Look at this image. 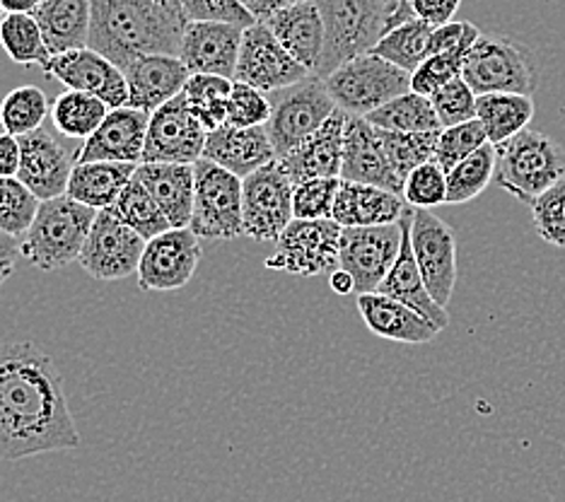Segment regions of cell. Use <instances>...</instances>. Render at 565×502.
Masks as SVG:
<instances>
[{"label":"cell","instance_id":"54","mask_svg":"<svg viewBox=\"0 0 565 502\" xmlns=\"http://www.w3.org/2000/svg\"><path fill=\"white\" fill-rule=\"evenodd\" d=\"M22 162V148L20 138L10 133H0V179L18 177Z\"/></svg>","mask_w":565,"mask_h":502},{"label":"cell","instance_id":"31","mask_svg":"<svg viewBox=\"0 0 565 502\" xmlns=\"http://www.w3.org/2000/svg\"><path fill=\"white\" fill-rule=\"evenodd\" d=\"M51 56L89 46L93 3L89 0H44L34 12Z\"/></svg>","mask_w":565,"mask_h":502},{"label":"cell","instance_id":"44","mask_svg":"<svg viewBox=\"0 0 565 502\" xmlns=\"http://www.w3.org/2000/svg\"><path fill=\"white\" fill-rule=\"evenodd\" d=\"M341 186V177L307 179L292 189V215L298 221H327L333 215Z\"/></svg>","mask_w":565,"mask_h":502},{"label":"cell","instance_id":"32","mask_svg":"<svg viewBox=\"0 0 565 502\" xmlns=\"http://www.w3.org/2000/svg\"><path fill=\"white\" fill-rule=\"evenodd\" d=\"M136 167L126 162H75L66 196L87 209L107 211L134 179Z\"/></svg>","mask_w":565,"mask_h":502},{"label":"cell","instance_id":"58","mask_svg":"<svg viewBox=\"0 0 565 502\" xmlns=\"http://www.w3.org/2000/svg\"><path fill=\"white\" fill-rule=\"evenodd\" d=\"M329 286H331V290L337 292V295H351V292H355L353 276L349 274V270H343V268L333 270V274L329 276Z\"/></svg>","mask_w":565,"mask_h":502},{"label":"cell","instance_id":"50","mask_svg":"<svg viewBox=\"0 0 565 502\" xmlns=\"http://www.w3.org/2000/svg\"><path fill=\"white\" fill-rule=\"evenodd\" d=\"M271 119V99L252 85L235 83L227 102V124L237 128L266 126Z\"/></svg>","mask_w":565,"mask_h":502},{"label":"cell","instance_id":"8","mask_svg":"<svg viewBox=\"0 0 565 502\" xmlns=\"http://www.w3.org/2000/svg\"><path fill=\"white\" fill-rule=\"evenodd\" d=\"M268 99H271V119L266 124V133L271 138L278 160L319 131L339 109L329 95L327 83L317 75H310L292 87L278 89L268 95Z\"/></svg>","mask_w":565,"mask_h":502},{"label":"cell","instance_id":"17","mask_svg":"<svg viewBox=\"0 0 565 502\" xmlns=\"http://www.w3.org/2000/svg\"><path fill=\"white\" fill-rule=\"evenodd\" d=\"M209 131L189 109L184 93L150 114L143 162L196 164L203 158Z\"/></svg>","mask_w":565,"mask_h":502},{"label":"cell","instance_id":"11","mask_svg":"<svg viewBox=\"0 0 565 502\" xmlns=\"http://www.w3.org/2000/svg\"><path fill=\"white\" fill-rule=\"evenodd\" d=\"M290 177L280 160L264 164L262 170L242 179V223L244 237L256 242H278L292 215Z\"/></svg>","mask_w":565,"mask_h":502},{"label":"cell","instance_id":"45","mask_svg":"<svg viewBox=\"0 0 565 502\" xmlns=\"http://www.w3.org/2000/svg\"><path fill=\"white\" fill-rule=\"evenodd\" d=\"M402 196L411 209H438V205L447 203V172L435 160L416 167L406 177Z\"/></svg>","mask_w":565,"mask_h":502},{"label":"cell","instance_id":"55","mask_svg":"<svg viewBox=\"0 0 565 502\" xmlns=\"http://www.w3.org/2000/svg\"><path fill=\"white\" fill-rule=\"evenodd\" d=\"M18 256H20L18 237H12L8 232L0 229V288H3V282L15 274Z\"/></svg>","mask_w":565,"mask_h":502},{"label":"cell","instance_id":"20","mask_svg":"<svg viewBox=\"0 0 565 502\" xmlns=\"http://www.w3.org/2000/svg\"><path fill=\"white\" fill-rule=\"evenodd\" d=\"M22 162L18 179L28 186L40 201H51L66 196L68 182L75 167L73 152L63 148L46 128L20 136Z\"/></svg>","mask_w":565,"mask_h":502},{"label":"cell","instance_id":"59","mask_svg":"<svg viewBox=\"0 0 565 502\" xmlns=\"http://www.w3.org/2000/svg\"><path fill=\"white\" fill-rule=\"evenodd\" d=\"M3 18H6V10H3V6H0V22H3Z\"/></svg>","mask_w":565,"mask_h":502},{"label":"cell","instance_id":"29","mask_svg":"<svg viewBox=\"0 0 565 502\" xmlns=\"http://www.w3.org/2000/svg\"><path fill=\"white\" fill-rule=\"evenodd\" d=\"M358 312L365 321V327L380 339L406 343V345H423L438 337L430 321L418 314L408 305L387 298L382 292H365L358 295Z\"/></svg>","mask_w":565,"mask_h":502},{"label":"cell","instance_id":"25","mask_svg":"<svg viewBox=\"0 0 565 502\" xmlns=\"http://www.w3.org/2000/svg\"><path fill=\"white\" fill-rule=\"evenodd\" d=\"M203 158L215 162L223 170L237 174L239 179L262 170L264 164L278 160L271 146V138L266 133V126L237 128L221 126L209 133L203 148Z\"/></svg>","mask_w":565,"mask_h":502},{"label":"cell","instance_id":"22","mask_svg":"<svg viewBox=\"0 0 565 502\" xmlns=\"http://www.w3.org/2000/svg\"><path fill=\"white\" fill-rule=\"evenodd\" d=\"M343 182H358L387 189L392 193H404V184L392 172L387 154H384L377 128L367 124L363 116H351L343 131Z\"/></svg>","mask_w":565,"mask_h":502},{"label":"cell","instance_id":"53","mask_svg":"<svg viewBox=\"0 0 565 502\" xmlns=\"http://www.w3.org/2000/svg\"><path fill=\"white\" fill-rule=\"evenodd\" d=\"M461 0H411L414 15L423 22H428L430 28H440V24L452 22Z\"/></svg>","mask_w":565,"mask_h":502},{"label":"cell","instance_id":"19","mask_svg":"<svg viewBox=\"0 0 565 502\" xmlns=\"http://www.w3.org/2000/svg\"><path fill=\"white\" fill-rule=\"evenodd\" d=\"M247 28L217 20H189L179 58L191 75H221L235 77L242 34Z\"/></svg>","mask_w":565,"mask_h":502},{"label":"cell","instance_id":"52","mask_svg":"<svg viewBox=\"0 0 565 502\" xmlns=\"http://www.w3.org/2000/svg\"><path fill=\"white\" fill-rule=\"evenodd\" d=\"M481 36V30L471 22H447L433 30L430 36V56L435 54H449V51H467L473 46V42Z\"/></svg>","mask_w":565,"mask_h":502},{"label":"cell","instance_id":"4","mask_svg":"<svg viewBox=\"0 0 565 502\" xmlns=\"http://www.w3.org/2000/svg\"><path fill=\"white\" fill-rule=\"evenodd\" d=\"M97 213L71 196L42 201L32 227L20 244V254L44 274L71 266L81 259Z\"/></svg>","mask_w":565,"mask_h":502},{"label":"cell","instance_id":"56","mask_svg":"<svg viewBox=\"0 0 565 502\" xmlns=\"http://www.w3.org/2000/svg\"><path fill=\"white\" fill-rule=\"evenodd\" d=\"M300 3H307V0H247V6L252 15L264 22L266 18H271L274 12L278 10H286V8H292V6H300Z\"/></svg>","mask_w":565,"mask_h":502},{"label":"cell","instance_id":"57","mask_svg":"<svg viewBox=\"0 0 565 502\" xmlns=\"http://www.w3.org/2000/svg\"><path fill=\"white\" fill-rule=\"evenodd\" d=\"M44 0H0L6 15H34L36 8H40Z\"/></svg>","mask_w":565,"mask_h":502},{"label":"cell","instance_id":"5","mask_svg":"<svg viewBox=\"0 0 565 502\" xmlns=\"http://www.w3.org/2000/svg\"><path fill=\"white\" fill-rule=\"evenodd\" d=\"M495 154L493 182L524 205H532L565 179V148L534 128H524L522 133L495 146Z\"/></svg>","mask_w":565,"mask_h":502},{"label":"cell","instance_id":"34","mask_svg":"<svg viewBox=\"0 0 565 502\" xmlns=\"http://www.w3.org/2000/svg\"><path fill=\"white\" fill-rule=\"evenodd\" d=\"M367 124L382 131H394V133H430V131H443V124L438 114L433 109L430 97H423L416 93H406L396 97L387 105L370 111L363 116Z\"/></svg>","mask_w":565,"mask_h":502},{"label":"cell","instance_id":"27","mask_svg":"<svg viewBox=\"0 0 565 502\" xmlns=\"http://www.w3.org/2000/svg\"><path fill=\"white\" fill-rule=\"evenodd\" d=\"M264 24L295 61L317 75L319 63H322L324 56L327 32L322 12H319L315 0L278 10L271 18H266Z\"/></svg>","mask_w":565,"mask_h":502},{"label":"cell","instance_id":"42","mask_svg":"<svg viewBox=\"0 0 565 502\" xmlns=\"http://www.w3.org/2000/svg\"><path fill=\"white\" fill-rule=\"evenodd\" d=\"M384 154H387L392 172L404 184L406 177L416 170V167L435 160V150H438L440 131L430 133H394L377 128Z\"/></svg>","mask_w":565,"mask_h":502},{"label":"cell","instance_id":"39","mask_svg":"<svg viewBox=\"0 0 565 502\" xmlns=\"http://www.w3.org/2000/svg\"><path fill=\"white\" fill-rule=\"evenodd\" d=\"M495 146L486 143L467 160L447 172V203L459 205L479 199L486 186L495 179Z\"/></svg>","mask_w":565,"mask_h":502},{"label":"cell","instance_id":"30","mask_svg":"<svg viewBox=\"0 0 565 502\" xmlns=\"http://www.w3.org/2000/svg\"><path fill=\"white\" fill-rule=\"evenodd\" d=\"M408 209L411 205L399 193L341 179L331 221H337L341 227L394 225L402 221Z\"/></svg>","mask_w":565,"mask_h":502},{"label":"cell","instance_id":"46","mask_svg":"<svg viewBox=\"0 0 565 502\" xmlns=\"http://www.w3.org/2000/svg\"><path fill=\"white\" fill-rule=\"evenodd\" d=\"M486 143H488V136L479 119L443 128L438 150H435V162H438L445 172H449L455 164L467 160L469 154H473Z\"/></svg>","mask_w":565,"mask_h":502},{"label":"cell","instance_id":"33","mask_svg":"<svg viewBox=\"0 0 565 502\" xmlns=\"http://www.w3.org/2000/svg\"><path fill=\"white\" fill-rule=\"evenodd\" d=\"M534 99L530 95L515 93H491L479 95L477 99V119L481 121L488 136V143L500 146L512 136L530 128L534 119Z\"/></svg>","mask_w":565,"mask_h":502},{"label":"cell","instance_id":"49","mask_svg":"<svg viewBox=\"0 0 565 502\" xmlns=\"http://www.w3.org/2000/svg\"><path fill=\"white\" fill-rule=\"evenodd\" d=\"M467 54L465 51H449V54L428 56L414 73H411V93L433 97L440 87L452 83L455 77H461V66H465Z\"/></svg>","mask_w":565,"mask_h":502},{"label":"cell","instance_id":"15","mask_svg":"<svg viewBox=\"0 0 565 502\" xmlns=\"http://www.w3.org/2000/svg\"><path fill=\"white\" fill-rule=\"evenodd\" d=\"M201 254V237H196L191 227L167 229L148 239L136 274L140 290H182L196 276Z\"/></svg>","mask_w":565,"mask_h":502},{"label":"cell","instance_id":"9","mask_svg":"<svg viewBox=\"0 0 565 502\" xmlns=\"http://www.w3.org/2000/svg\"><path fill=\"white\" fill-rule=\"evenodd\" d=\"M194 170L196 193L191 232L201 239L242 237V179L205 158L194 164Z\"/></svg>","mask_w":565,"mask_h":502},{"label":"cell","instance_id":"28","mask_svg":"<svg viewBox=\"0 0 565 502\" xmlns=\"http://www.w3.org/2000/svg\"><path fill=\"white\" fill-rule=\"evenodd\" d=\"M150 196L156 199L160 211L170 221L172 229L191 225L194 215V193H196V170L194 164H170V162H140L136 167Z\"/></svg>","mask_w":565,"mask_h":502},{"label":"cell","instance_id":"51","mask_svg":"<svg viewBox=\"0 0 565 502\" xmlns=\"http://www.w3.org/2000/svg\"><path fill=\"white\" fill-rule=\"evenodd\" d=\"M189 20H217L233 22L239 28H252L256 20L242 0H182Z\"/></svg>","mask_w":565,"mask_h":502},{"label":"cell","instance_id":"36","mask_svg":"<svg viewBox=\"0 0 565 502\" xmlns=\"http://www.w3.org/2000/svg\"><path fill=\"white\" fill-rule=\"evenodd\" d=\"M433 30L435 28H430L428 22L414 18L394 28L390 34H384L370 54L390 61L392 66L406 73H414L430 56Z\"/></svg>","mask_w":565,"mask_h":502},{"label":"cell","instance_id":"47","mask_svg":"<svg viewBox=\"0 0 565 502\" xmlns=\"http://www.w3.org/2000/svg\"><path fill=\"white\" fill-rule=\"evenodd\" d=\"M530 209L539 237L551 247L565 249V179L542 193Z\"/></svg>","mask_w":565,"mask_h":502},{"label":"cell","instance_id":"16","mask_svg":"<svg viewBox=\"0 0 565 502\" xmlns=\"http://www.w3.org/2000/svg\"><path fill=\"white\" fill-rule=\"evenodd\" d=\"M402 221L377 227H343L341 268L349 270L355 292H377L402 249Z\"/></svg>","mask_w":565,"mask_h":502},{"label":"cell","instance_id":"38","mask_svg":"<svg viewBox=\"0 0 565 502\" xmlns=\"http://www.w3.org/2000/svg\"><path fill=\"white\" fill-rule=\"evenodd\" d=\"M235 81L221 75H191L184 87L189 109L203 124L205 131H215L227 124V102Z\"/></svg>","mask_w":565,"mask_h":502},{"label":"cell","instance_id":"3","mask_svg":"<svg viewBox=\"0 0 565 502\" xmlns=\"http://www.w3.org/2000/svg\"><path fill=\"white\" fill-rule=\"evenodd\" d=\"M324 20V56L317 77L343 66L345 61L370 54L384 34L414 20L411 0H315Z\"/></svg>","mask_w":565,"mask_h":502},{"label":"cell","instance_id":"1","mask_svg":"<svg viewBox=\"0 0 565 502\" xmlns=\"http://www.w3.org/2000/svg\"><path fill=\"white\" fill-rule=\"evenodd\" d=\"M78 445L54 360L30 341H0V459L22 461Z\"/></svg>","mask_w":565,"mask_h":502},{"label":"cell","instance_id":"12","mask_svg":"<svg viewBox=\"0 0 565 502\" xmlns=\"http://www.w3.org/2000/svg\"><path fill=\"white\" fill-rule=\"evenodd\" d=\"M146 244L148 239L140 237L134 227H128L111 209L99 211L78 264L95 280H124L138 274Z\"/></svg>","mask_w":565,"mask_h":502},{"label":"cell","instance_id":"48","mask_svg":"<svg viewBox=\"0 0 565 502\" xmlns=\"http://www.w3.org/2000/svg\"><path fill=\"white\" fill-rule=\"evenodd\" d=\"M477 99L479 95L467 85L465 77H455L452 83H447L430 97L433 109L438 114L443 128L477 119Z\"/></svg>","mask_w":565,"mask_h":502},{"label":"cell","instance_id":"40","mask_svg":"<svg viewBox=\"0 0 565 502\" xmlns=\"http://www.w3.org/2000/svg\"><path fill=\"white\" fill-rule=\"evenodd\" d=\"M111 211L117 213L128 227H134L143 239H152L162 235V232L172 229L170 221H167L164 213L160 211V205L150 196V191L140 184V179L136 174L121 191L117 203L111 205Z\"/></svg>","mask_w":565,"mask_h":502},{"label":"cell","instance_id":"21","mask_svg":"<svg viewBox=\"0 0 565 502\" xmlns=\"http://www.w3.org/2000/svg\"><path fill=\"white\" fill-rule=\"evenodd\" d=\"M150 114L119 107L111 109L95 136H89L83 148L75 152V162H143L146 136H148Z\"/></svg>","mask_w":565,"mask_h":502},{"label":"cell","instance_id":"13","mask_svg":"<svg viewBox=\"0 0 565 502\" xmlns=\"http://www.w3.org/2000/svg\"><path fill=\"white\" fill-rule=\"evenodd\" d=\"M411 247L433 300L447 309L457 286V237L443 217L426 209L411 213Z\"/></svg>","mask_w":565,"mask_h":502},{"label":"cell","instance_id":"41","mask_svg":"<svg viewBox=\"0 0 565 502\" xmlns=\"http://www.w3.org/2000/svg\"><path fill=\"white\" fill-rule=\"evenodd\" d=\"M49 114V99L36 85L10 89L3 102H0V126H3L6 133L18 138L42 128Z\"/></svg>","mask_w":565,"mask_h":502},{"label":"cell","instance_id":"60","mask_svg":"<svg viewBox=\"0 0 565 502\" xmlns=\"http://www.w3.org/2000/svg\"><path fill=\"white\" fill-rule=\"evenodd\" d=\"M242 3H247V0H242Z\"/></svg>","mask_w":565,"mask_h":502},{"label":"cell","instance_id":"37","mask_svg":"<svg viewBox=\"0 0 565 502\" xmlns=\"http://www.w3.org/2000/svg\"><path fill=\"white\" fill-rule=\"evenodd\" d=\"M0 46L18 66L44 68L51 61L42 28L34 15H6L0 22Z\"/></svg>","mask_w":565,"mask_h":502},{"label":"cell","instance_id":"24","mask_svg":"<svg viewBox=\"0 0 565 502\" xmlns=\"http://www.w3.org/2000/svg\"><path fill=\"white\" fill-rule=\"evenodd\" d=\"M345 121H349V114L337 109L319 131L305 138L286 158H280L282 170H286L292 184H302L307 179L341 177Z\"/></svg>","mask_w":565,"mask_h":502},{"label":"cell","instance_id":"26","mask_svg":"<svg viewBox=\"0 0 565 502\" xmlns=\"http://www.w3.org/2000/svg\"><path fill=\"white\" fill-rule=\"evenodd\" d=\"M411 213H414V209H408L406 215L402 217V249L377 292L416 309V312L426 317L435 329L445 331L449 327L447 309L433 300V295L428 292L426 280H423V274L416 264L414 247H411Z\"/></svg>","mask_w":565,"mask_h":502},{"label":"cell","instance_id":"23","mask_svg":"<svg viewBox=\"0 0 565 502\" xmlns=\"http://www.w3.org/2000/svg\"><path fill=\"white\" fill-rule=\"evenodd\" d=\"M128 85V107L146 114L158 111L167 102L184 93L189 83V68L179 56L152 54L134 61L124 68Z\"/></svg>","mask_w":565,"mask_h":502},{"label":"cell","instance_id":"7","mask_svg":"<svg viewBox=\"0 0 565 502\" xmlns=\"http://www.w3.org/2000/svg\"><path fill=\"white\" fill-rule=\"evenodd\" d=\"M322 81L337 107L351 116H367L387 102L411 93V73L375 54L345 61Z\"/></svg>","mask_w":565,"mask_h":502},{"label":"cell","instance_id":"10","mask_svg":"<svg viewBox=\"0 0 565 502\" xmlns=\"http://www.w3.org/2000/svg\"><path fill=\"white\" fill-rule=\"evenodd\" d=\"M341 232L343 227L327 221H295L276 242V254L264 261L266 268L286 270L290 276H324L341 268Z\"/></svg>","mask_w":565,"mask_h":502},{"label":"cell","instance_id":"14","mask_svg":"<svg viewBox=\"0 0 565 502\" xmlns=\"http://www.w3.org/2000/svg\"><path fill=\"white\" fill-rule=\"evenodd\" d=\"M312 73L295 61L264 22H254L244 30L239 58L235 68V83L252 85L266 95L307 81Z\"/></svg>","mask_w":565,"mask_h":502},{"label":"cell","instance_id":"2","mask_svg":"<svg viewBox=\"0 0 565 502\" xmlns=\"http://www.w3.org/2000/svg\"><path fill=\"white\" fill-rule=\"evenodd\" d=\"M89 3H93L89 49L117 63L121 71L143 56H179L189 24L182 0H89Z\"/></svg>","mask_w":565,"mask_h":502},{"label":"cell","instance_id":"18","mask_svg":"<svg viewBox=\"0 0 565 502\" xmlns=\"http://www.w3.org/2000/svg\"><path fill=\"white\" fill-rule=\"evenodd\" d=\"M42 71L46 77H54L68 89H81V93H89L107 102L109 109L128 107V85L124 71L95 49L87 46L51 56Z\"/></svg>","mask_w":565,"mask_h":502},{"label":"cell","instance_id":"6","mask_svg":"<svg viewBox=\"0 0 565 502\" xmlns=\"http://www.w3.org/2000/svg\"><path fill=\"white\" fill-rule=\"evenodd\" d=\"M461 77L477 95H534L539 85L534 54L503 34H483L473 42L461 66Z\"/></svg>","mask_w":565,"mask_h":502},{"label":"cell","instance_id":"43","mask_svg":"<svg viewBox=\"0 0 565 502\" xmlns=\"http://www.w3.org/2000/svg\"><path fill=\"white\" fill-rule=\"evenodd\" d=\"M42 201L18 177L0 179V229L12 237L28 235Z\"/></svg>","mask_w":565,"mask_h":502},{"label":"cell","instance_id":"35","mask_svg":"<svg viewBox=\"0 0 565 502\" xmlns=\"http://www.w3.org/2000/svg\"><path fill=\"white\" fill-rule=\"evenodd\" d=\"M109 111L111 109L107 107V102H102L99 97L81 93V89H68V93L56 97L49 116L58 133L66 138L87 140L89 136H95L102 124H105Z\"/></svg>","mask_w":565,"mask_h":502}]
</instances>
